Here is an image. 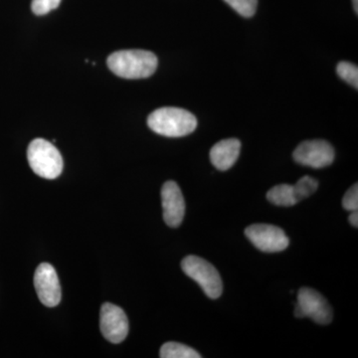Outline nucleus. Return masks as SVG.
I'll list each match as a JSON object with an SVG mask.
<instances>
[{
	"label": "nucleus",
	"mask_w": 358,
	"mask_h": 358,
	"mask_svg": "<svg viewBox=\"0 0 358 358\" xmlns=\"http://www.w3.org/2000/svg\"><path fill=\"white\" fill-rule=\"evenodd\" d=\"M107 64L115 75L124 79H145L154 74L159 62L152 52L134 49L114 52Z\"/></svg>",
	"instance_id": "1"
},
{
	"label": "nucleus",
	"mask_w": 358,
	"mask_h": 358,
	"mask_svg": "<svg viewBox=\"0 0 358 358\" xmlns=\"http://www.w3.org/2000/svg\"><path fill=\"white\" fill-rule=\"evenodd\" d=\"M148 126L160 136L181 138L195 131L197 120L192 113L180 108H160L148 117Z\"/></svg>",
	"instance_id": "2"
},
{
	"label": "nucleus",
	"mask_w": 358,
	"mask_h": 358,
	"mask_svg": "<svg viewBox=\"0 0 358 358\" xmlns=\"http://www.w3.org/2000/svg\"><path fill=\"white\" fill-rule=\"evenodd\" d=\"M27 159L32 171L40 178L55 179L62 173V155L53 143L43 138L30 143Z\"/></svg>",
	"instance_id": "3"
},
{
	"label": "nucleus",
	"mask_w": 358,
	"mask_h": 358,
	"mask_svg": "<svg viewBox=\"0 0 358 358\" xmlns=\"http://www.w3.org/2000/svg\"><path fill=\"white\" fill-rule=\"evenodd\" d=\"M181 268L201 287L208 298L215 300L222 294V280L218 271L204 259L197 256L185 257L181 262Z\"/></svg>",
	"instance_id": "4"
},
{
	"label": "nucleus",
	"mask_w": 358,
	"mask_h": 358,
	"mask_svg": "<svg viewBox=\"0 0 358 358\" xmlns=\"http://www.w3.org/2000/svg\"><path fill=\"white\" fill-rule=\"evenodd\" d=\"M294 315L300 319L310 317L320 324H329L333 320V310L319 292L310 288H301L299 291Z\"/></svg>",
	"instance_id": "5"
},
{
	"label": "nucleus",
	"mask_w": 358,
	"mask_h": 358,
	"mask_svg": "<svg viewBox=\"0 0 358 358\" xmlns=\"http://www.w3.org/2000/svg\"><path fill=\"white\" fill-rule=\"evenodd\" d=\"M245 234L257 249L267 253L284 251L289 247L288 236L278 226L254 224L246 228Z\"/></svg>",
	"instance_id": "6"
},
{
	"label": "nucleus",
	"mask_w": 358,
	"mask_h": 358,
	"mask_svg": "<svg viewBox=\"0 0 358 358\" xmlns=\"http://www.w3.org/2000/svg\"><path fill=\"white\" fill-rule=\"evenodd\" d=\"M334 157L336 152L331 143L322 140L303 141L294 152V159L298 164L313 169L331 166Z\"/></svg>",
	"instance_id": "7"
},
{
	"label": "nucleus",
	"mask_w": 358,
	"mask_h": 358,
	"mask_svg": "<svg viewBox=\"0 0 358 358\" xmlns=\"http://www.w3.org/2000/svg\"><path fill=\"white\" fill-rule=\"evenodd\" d=\"M100 327L103 338L110 343H121L129 334V320L126 313L113 303H103L101 308Z\"/></svg>",
	"instance_id": "8"
},
{
	"label": "nucleus",
	"mask_w": 358,
	"mask_h": 358,
	"mask_svg": "<svg viewBox=\"0 0 358 358\" xmlns=\"http://www.w3.org/2000/svg\"><path fill=\"white\" fill-rule=\"evenodd\" d=\"M34 287L40 301L46 307L54 308L60 303V282L57 272L50 264L42 263L37 267Z\"/></svg>",
	"instance_id": "9"
},
{
	"label": "nucleus",
	"mask_w": 358,
	"mask_h": 358,
	"mask_svg": "<svg viewBox=\"0 0 358 358\" xmlns=\"http://www.w3.org/2000/svg\"><path fill=\"white\" fill-rule=\"evenodd\" d=\"M164 219L169 227H178L185 214V201L182 192L174 181H167L162 188Z\"/></svg>",
	"instance_id": "10"
},
{
	"label": "nucleus",
	"mask_w": 358,
	"mask_h": 358,
	"mask_svg": "<svg viewBox=\"0 0 358 358\" xmlns=\"http://www.w3.org/2000/svg\"><path fill=\"white\" fill-rule=\"evenodd\" d=\"M241 143L237 138H228L216 143L210 150L212 164L221 171H228L239 157Z\"/></svg>",
	"instance_id": "11"
},
{
	"label": "nucleus",
	"mask_w": 358,
	"mask_h": 358,
	"mask_svg": "<svg viewBox=\"0 0 358 358\" xmlns=\"http://www.w3.org/2000/svg\"><path fill=\"white\" fill-rule=\"evenodd\" d=\"M267 199L277 206H293L299 202L293 185H280L271 188L267 193Z\"/></svg>",
	"instance_id": "12"
},
{
	"label": "nucleus",
	"mask_w": 358,
	"mask_h": 358,
	"mask_svg": "<svg viewBox=\"0 0 358 358\" xmlns=\"http://www.w3.org/2000/svg\"><path fill=\"white\" fill-rule=\"evenodd\" d=\"M159 357L162 358H200L196 350L189 346L178 343H166L160 348Z\"/></svg>",
	"instance_id": "13"
},
{
	"label": "nucleus",
	"mask_w": 358,
	"mask_h": 358,
	"mask_svg": "<svg viewBox=\"0 0 358 358\" xmlns=\"http://www.w3.org/2000/svg\"><path fill=\"white\" fill-rule=\"evenodd\" d=\"M293 187L296 199L300 202L317 192L319 182H317V179L310 178V176H303V178L299 179L298 182L293 185Z\"/></svg>",
	"instance_id": "14"
},
{
	"label": "nucleus",
	"mask_w": 358,
	"mask_h": 358,
	"mask_svg": "<svg viewBox=\"0 0 358 358\" xmlns=\"http://www.w3.org/2000/svg\"><path fill=\"white\" fill-rule=\"evenodd\" d=\"M243 17H252L256 13L258 0H224Z\"/></svg>",
	"instance_id": "15"
},
{
	"label": "nucleus",
	"mask_w": 358,
	"mask_h": 358,
	"mask_svg": "<svg viewBox=\"0 0 358 358\" xmlns=\"http://www.w3.org/2000/svg\"><path fill=\"white\" fill-rule=\"evenodd\" d=\"M338 75L346 83L358 89V68L357 65L350 62H341L336 67Z\"/></svg>",
	"instance_id": "16"
},
{
	"label": "nucleus",
	"mask_w": 358,
	"mask_h": 358,
	"mask_svg": "<svg viewBox=\"0 0 358 358\" xmlns=\"http://www.w3.org/2000/svg\"><path fill=\"white\" fill-rule=\"evenodd\" d=\"M61 0H32L31 9L36 15H45L60 6Z\"/></svg>",
	"instance_id": "17"
},
{
	"label": "nucleus",
	"mask_w": 358,
	"mask_h": 358,
	"mask_svg": "<svg viewBox=\"0 0 358 358\" xmlns=\"http://www.w3.org/2000/svg\"><path fill=\"white\" fill-rule=\"evenodd\" d=\"M343 206L345 210L355 211L358 209V185H355L345 193L343 199Z\"/></svg>",
	"instance_id": "18"
},
{
	"label": "nucleus",
	"mask_w": 358,
	"mask_h": 358,
	"mask_svg": "<svg viewBox=\"0 0 358 358\" xmlns=\"http://www.w3.org/2000/svg\"><path fill=\"white\" fill-rule=\"evenodd\" d=\"M350 223L352 224L353 227L357 228L358 226V213L357 210L352 211L350 215Z\"/></svg>",
	"instance_id": "19"
},
{
	"label": "nucleus",
	"mask_w": 358,
	"mask_h": 358,
	"mask_svg": "<svg viewBox=\"0 0 358 358\" xmlns=\"http://www.w3.org/2000/svg\"><path fill=\"white\" fill-rule=\"evenodd\" d=\"M353 8H355V13H358V0H352Z\"/></svg>",
	"instance_id": "20"
}]
</instances>
